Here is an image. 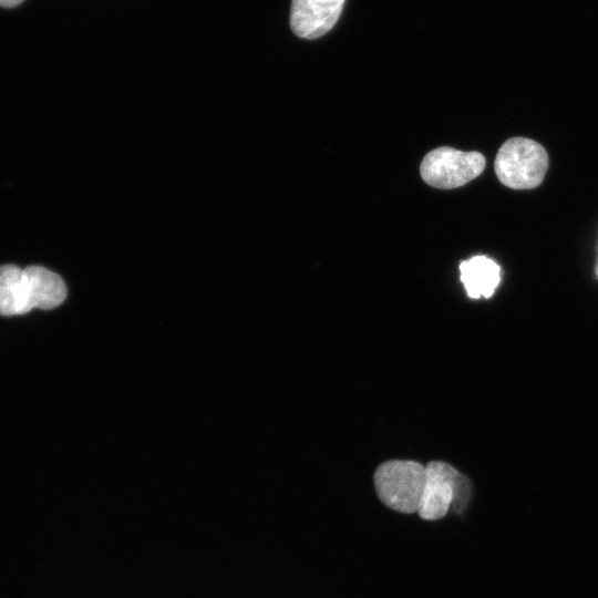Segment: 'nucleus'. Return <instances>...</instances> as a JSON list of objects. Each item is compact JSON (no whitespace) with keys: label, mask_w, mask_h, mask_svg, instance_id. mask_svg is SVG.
<instances>
[{"label":"nucleus","mask_w":598,"mask_h":598,"mask_svg":"<svg viewBox=\"0 0 598 598\" xmlns=\"http://www.w3.org/2000/svg\"><path fill=\"white\" fill-rule=\"evenodd\" d=\"M66 297L63 279L41 267L0 265V315H25L34 308L50 310Z\"/></svg>","instance_id":"nucleus-1"},{"label":"nucleus","mask_w":598,"mask_h":598,"mask_svg":"<svg viewBox=\"0 0 598 598\" xmlns=\"http://www.w3.org/2000/svg\"><path fill=\"white\" fill-rule=\"evenodd\" d=\"M494 168L498 181L513 189L537 187L548 169L545 148L527 137H512L498 150Z\"/></svg>","instance_id":"nucleus-2"},{"label":"nucleus","mask_w":598,"mask_h":598,"mask_svg":"<svg viewBox=\"0 0 598 598\" xmlns=\"http://www.w3.org/2000/svg\"><path fill=\"white\" fill-rule=\"evenodd\" d=\"M470 480L448 463L432 461L425 465V483L417 514L425 520L444 517L453 507L461 513L470 498Z\"/></svg>","instance_id":"nucleus-3"},{"label":"nucleus","mask_w":598,"mask_h":598,"mask_svg":"<svg viewBox=\"0 0 598 598\" xmlns=\"http://www.w3.org/2000/svg\"><path fill=\"white\" fill-rule=\"evenodd\" d=\"M424 483L425 465L415 461H388L374 473V486L381 502L404 514L417 513Z\"/></svg>","instance_id":"nucleus-4"},{"label":"nucleus","mask_w":598,"mask_h":598,"mask_svg":"<svg viewBox=\"0 0 598 598\" xmlns=\"http://www.w3.org/2000/svg\"><path fill=\"white\" fill-rule=\"evenodd\" d=\"M484 167L485 158L483 154L442 146L424 156L420 172L422 178L429 185L450 189L463 186L476 178Z\"/></svg>","instance_id":"nucleus-5"},{"label":"nucleus","mask_w":598,"mask_h":598,"mask_svg":"<svg viewBox=\"0 0 598 598\" xmlns=\"http://www.w3.org/2000/svg\"><path fill=\"white\" fill-rule=\"evenodd\" d=\"M346 0H292L290 27L296 35L316 39L338 21Z\"/></svg>","instance_id":"nucleus-6"},{"label":"nucleus","mask_w":598,"mask_h":598,"mask_svg":"<svg viewBox=\"0 0 598 598\" xmlns=\"http://www.w3.org/2000/svg\"><path fill=\"white\" fill-rule=\"evenodd\" d=\"M461 281L470 298H489L501 282V267L486 256H474L460 264Z\"/></svg>","instance_id":"nucleus-7"},{"label":"nucleus","mask_w":598,"mask_h":598,"mask_svg":"<svg viewBox=\"0 0 598 598\" xmlns=\"http://www.w3.org/2000/svg\"><path fill=\"white\" fill-rule=\"evenodd\" d=\"M23 0H0V7L13 8L19 6Z\"/></svg>","instance_id":"nucleus-8"},{"label":"nucleus","mask_w":598,"mask_h":598,"mask_svg":"<svg viewBox=\"0 0 598 598\" xmlns=\"http://www.w3.org/2000/svg\"><path fill=\"white\" fill-rule=\"evenodd\" d=\"M597 274H598V269H597Z\"/></svg>","instance_id":"nucleus-9"}]
</instances>
